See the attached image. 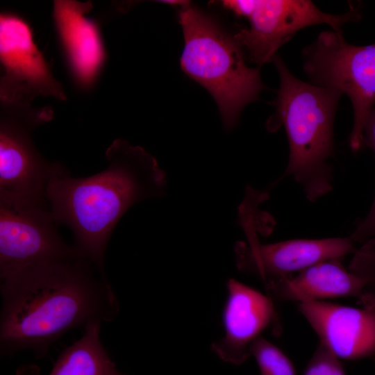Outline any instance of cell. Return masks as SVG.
<instances>
[{
  "mask_svg": "<svg viewBox=\"0 0 375 375\" xmlns=\"http://www.w3.org/2000/svg\"><path fill=\"white\" fill-rule=\"evenodd\" d=\"M101 324L88 325L82 337L60 354L49 375H126L101 341Z\"/></svg>",
  "mask_w": 375,
  "mask_h": 375,
  "instance_id": "obj_15",
  "label": "cell"
},
{
  "mask_svg": "<svg viewBox=\"0 0 375 375\" xmlns=\"http://www.w3.org/2000/svg\"><path fill=\"white\" fill-rule=\"evenodd\" d=\"M228 295L223 310L224 335L212 345L223 361L235 365L251 356L250 347L276 319L272 299L235 279L227 282Z\"/></svg>",
  "mask_w": 375,
  "mask_h": 375,
  "instance_id": "obj_11",
  "label": "cell"
},
{
  "mask_svg": "<svg viewBox=\"0 0 375 375\" xmlns=\"http://www.w3.org/2000/svg\"><path fill=\"white\" fill-rule=\"evenodd\" d=\"M247 242L235 247L236 265L242 272L267 281L297 274L320 262L353 254L357 248L351 237L293 239L262 244L251 228Z\"/></svg>",
  "mask_w": 375,
  "mask_h": 375,
  "instance_id": "obj_10",
  "label": "cell"
},
{
  "mask_svg": "<svg viewBox=\"0 0 375 375\" xmlns=\"http://www.w3.org/2000/svg\"><path fill=\"white\" fill-rule=\"evenodd\" d=\"M303 56L304 71L312 84L335 90L350 99L353 124L349 143L352 151H359L375 104V44L353 45L342 32L323 31L303 49Z\"/></svg>",
  "mask_w": 375,
  "mask_h": 375,
  "instance_id": "obj_6",
  "label": "cell"
},
{
  "mask_svg": "<svg viewBox=\"0 0 375 375\" xmlns=\"http://www.w3.org/2000/svg\"><path fill=\"white\" fill-rule=\"evenodd\" d=\"M16 375H40V370L35 365H24L18 368Z\"/></svg>",
  "mask_w": 375,
  "mask_h": 375,
  "instance_id": "obj_21",
  "label": "cell"
},
{
  "mask_svg": "<svg viewBox=\"0 0 375 375\" xmlns=\"http://www.w3.org/2000/svg\"><path fill=\"white\" fill-rule=\"evenodd\" d=\"M299 311L320 343L339 359L356 360L375 353V315L325 301L299 303Z\"/></svg>",
  "mask_w": 375,
  "mask_h": 375,
  "instance_id": "obj_12",
  "label": "cell"
},
{
  "mask_svg": "<svg viewBox=\"0 0 375 375\" xmlns=\"http://www.w3.org/2000/svg\"><path fill=\"white\" fill-rule=\"evenodd\" d=\"M0 353L31 351L37 358L74 328L113 321L117 297L100 269L78 251L1 281Z\"/></svg>",
  "mask_w": 375,
  "mask_h": 375,
  "instance_id": "obj_1",
  "label": "cell"
},
{
  "mask_svg": "<svg viewBox=\"0 0 375 375\" xmlns=\"http://www.w3.org/2000/svg\"><path fill=\"white\" fill-rule=\"evenodd\" d=\"M348 269L366 283L365 291L375 294V241L360 245L353 254Z\"/></svg>",
  "mask_w": 375,
  "mask_h": 375,
  "instance_id": "obj_18",
  "label": "cell"
},
{
  "mask_svg": "<svg viewBox=\"0 0 375 375\" xmlns=\"http://www.w3.org/2000/svg\"><path fill=\"white\" fill-rule=\"evenodd\" d=\"M363 143L375 153V108L371 111L365 123ZM350 237L355 243L360 245L367 241L375 240V194L368 213L358 224Z\"/></svg>",
  "mask_w": 375,
  "mask_h": 375,
  "instance_id": "obj_17",
  "label": "cell"
},
{
  "mask_svg": "<svg viewBox=\"0 0 375 375\" xmlns=\"http://www.w3.org/2000/svg\"><path fill=\"white\" fill-rule=\"evenodd\" d=\"M338 359L328 349L319 344L307 364L303 375H331Z\"/></svg>",
  "mask_w": 375,
  "mask_h": 375,
  "instance_id": "obj_19",
  "label": "cell"
},
{
  "mask_svg": "<svg viewBox=\"0 0 375 375\" xmlns=\"http://www.w3.org/2000/svg\"><path fill=\"white\" fill-rule=\"evenodd\" d=\"M105 156L102 172L85 178L60 174L46 189L54 220L71 228L78 252L103 270L105 251L121 217L142 200L163 197L167 184L155 158L140 147L117 139Z\"/></svg>",
  "mask_w": 375,
  "mask_h": 375,
  "instance_id": "obj_2",
  "label": "cell"
},
{
  "mask_svg": "<svg viewBox=\"0 0 375 375\" xmlns=\"http://www.w3.org/2000/svg\"><path fill=\"white\" fill-rule=\"evenodd\" d=\"M268 296L280 301H324L339 297L358 298L366 289V283L340 259L315 264L294 275L266 282Z\"/></svg>",
  "mask_w": 375,
  "mask_h": 375,
  "instance_id": "obj_14",
  "label": "cell"
},
{
  "mask_svg": "<svg viewBox=\"0 0 375 375\" xmlns=\"http://www.w3.org/2000/svg\"><path fill=\"white\" fill-rule=\"evenodd\" d=\"M1 103L31 105L38 96L65 101L62 85L55 78L33 40L28 22L19 15H0Z\"/></svg>",
  "mask_w": 375,
  "mask_h": 375,
  "instance_id": "obj_9",
  "label": "cell"
},
{
  "mask_svg": "<svg viewBox=\"0 0 375 375\" xmlns=\"http://www.w3.org/2000/svg\"><path fill=\"white\" fill-rule=\"evenodd\" d=\"M250 353L256 359L260 375H296L290 358L262 336L251 345Z\"/></svg>",
  "mask_w": 375,
  "mask_h": 375,
  "instance_id": "obj_16",
  "label": "cell"
},
{
  "mask_svg": "<svg viewBox=\"0 0 375 375\" xmlns=\"http://www.w3.org/2000/svg\"><path fill=\"white\" fill-rule=\"evenodd\" d=\"M273 62L280 77L274 112L267 128L284 127L289 143V160L284 176L300 184L306 198L315 201L333 189V122L338 91L298 79L276 55Z\"/></svg>",
  "mask_w": 375,
  "mask_h": 375,
  "instance_id": "obj_3",
  "label": "cell"
},
{
  "mask_svg": "<svg viewBox=\"0 0 375 375\" xmlns=\"http://www.w3.org/2000/svg\"><path fill=\"white\" fill-rule=\"evenodd\" d=\"M331 375H345L343 366L340 361V359L336 360Z\"/></svg>",
  "mask_w": 375,
  "mask_h": 375,
  "instance_id": "obj_22",
  "label": "cell"
},
{
  "mask_svg": "<svg viewBox=\"0 0 375 375\" xmlns=\"http://www.w3.org/2000/svg\"><path fill=\"white\" fill-rule=\"evenodd\" d=\"M178 17L184 38L181 67L217 103L226 131L265 89L259 69L249 67L240 44L212 17L183 1Z\"/></svg>",
  "mask_w": 375,
  "mask_h": 375,
  "instance_id": "obj_4",
  "label": "cell"
},
{
  "mask_svg": "<svg viewBox=\"0 0 375 375\" xmlns=\"http://www.w3.org/2000/svg\"><path fill=\"white\" fill-rule=\"evenodd\" d=\"M362 306L375 315V294L365 291L358 298Z\"/></svg>",
  "mask_w": 375,
  "mask_h": 375,
  "instance_id": "obj_20",
  "label": "cell"
},
{
  "mask_svg": "<svg viewBox=\"0 0 375 375\" xmlns=\"http://www.w3.org/2000/svg\"><path fill=\"white\" fill-rule=\"evenodd\" d=\"M90 1H54L53 17L58 36L76 84L90 89L97 80L106 60L99 25L88 14Z\"/></svg>",
  "mask_w": 375,
  "mask_h": 375,
  "instance_id": "obj_13",
  "label": "cell"
},
{
  "mask_svg": "<svg viewBox=\"0 0 375 375\" xmlns=\"http://www.w3.org/2000/svg\"><path fill=\"white\" fill-rule=\"evenodd\" d=\"M51 108L1 103L0 203L48 204L47 187L53 177L68 172L38 151L33 131L53 118Z\"/></svg>",
  "mask_w": 375,
  "mask_h": 375,
  "instance_id": "obj_5",
  "label": "cell"
},
{
  "mask_svg": "<svg viewBox=\"0 0 375 375\" xmlns=\"http://www.w3.org/2000/svg\"><path fill=\"white\" fill-rule=\"evenodd\" d=\"M220 3L248 19L249 27L233 35L249 59L258 66L273 62L277 50L306 26L326 24L342 32L344 24L361 18L358 8L351 5L344 14L331 15L307 0H226Z\"/></svg>",
  "mask_w": 375,
  "mask_h": 375,
  "instance_id": "obj_7",
  "label": "cell"
},
{
  "mask_svg": "<svg viewBox=\"0 0 375 375\" xmlns=\"http://www.w3.org/2000/svg\"><path fill=\"white\" fill-rule=\"evenodd\" d=\"M58 225L48 204L0 203L1 281L75 253Z\"/></svg>",
  "mask_w": 375,
  "mask_h": 375,
  "instance_id": "obj_8",
  "label": "cell"
}]
</instances>
